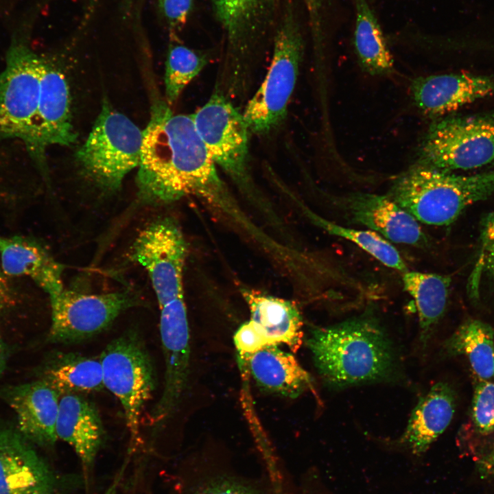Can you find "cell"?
I'll list each match as a JSON object with an SVG mask.
<instances>
[{
  "instance_id": "6da1fadb",
  "label": "cell",
  "mask_w": 494,
  "mask_h": 494,
  "mask_svg": "<svg viewBox=\"0 0 494 494\" xmlns=\"http://www.w3.org/2000/svg\"><path fill=\"white\" fill-rule=\"evenodd\" d=\"M137 186L143 199L154 202L189 195L216 200L224 195L215 165L191 115L174 114L161 101L153 105L143 130Z\"/></svg>"
},
{
  "instance_id": "7a4b0ae2",
  "label": "cell",
  "mask_w": 494,
  "mask_h": 494,
  "mask_svg": "<svg viewBox=\"0 0 494 494\" xmlns=\"http://www.w3.org/2000/svg\"><path fill=\"white\" fill-rule=\"evenodd\" d=\"M307 345L320 375L333 387L384 379L395 367L390 342L369 313L312 329Z\"/></svg>"
},
{
  "instance_id": "3957f363",
  "label": "cell",
  "mask_w": 494,
  "mask_h": 494,
  "mask_svg": "<svg viewBox=\"0 0 494 494\" xmlns=\"http://www.w3.org/2000/svg\"><path fill=\"white\" fill-rule=\"evenodd\" d=\"M493 194L494 171L459 176L418 163L395 178L386 193L419 222L438 226Z\"/></svg>"
},
{
  "instance_id": "277c9868",
  "label": "cell",
  "mask_w": 494,
  "mask_h": 494,
  "mask_svg": "<svg viewBox=\"0 0 494 494\" xmlns=\"http://www.w3.org/2000/svg\"><path fill=\"white\" fill-rule=\"evenodd\" d=\"M287 5L276 27L269 69L243 112L250 131L257 134H268L285 119L302 62L301 29L292 7Z\"/></svg>"
},
{
  "instance_id": "5b68a950",
  "label": "cell",
  "mask_w": 494,
  "mask_h": 494,
  "mask_svg": "<svg viewBox=\"0 0 494 494\" xmlns=\"http://www.w3.org/2000/svg\"><path fill=\"white\" fill-rule=\"evenodd\" d=\"M99 360L104 388L123 408L132 453L141 441V414L156 387L153 363L141 336L132 329L110 341Z\"/></svg>"
},
{
  "instance_id": "8992f818",
  "label": "cell",
  "mask_w": 494,
  "mask_h": 494,
  "mask_svg": "<svg viewBox=\"0 0 494 494\" xmlns=\"http://www.w3.org/2000/svg\"><path fill=\"white\" fill-rule=\"evenodd\" d=\"M143 139V131L104 101L86 141L76 152L77 161L95 184L114 191L139 167Z\"/></svg>"
},
{
  "instance_id": "52a82bcc",
  "label": "cell",
  "mask_w": 494,
  "mask_h": 494,
  "mask_svg": "<svg viewBox=\"0 0 494 494\" xmlns=\"http://www.w3.org/2000/svg\"><path fill=\"white\" fill-rule=\"evenodd\" d=\"M418 156V164L449 172L493 164L494 115L452 117L434 123Z\"/></svg>"
},
{
  "instance_id": "ba28073f",
  "label": "cell",
  "mask_w": 494,
  "mask_h": 494,
  "mask_svg": "<svg viewBox=\"0 0 494 494\" xmlns=\"http://www.w3.org/2000/svg\"><path fill=\"white\" fill-rule=\"evenodd\" d=\"M42 58L25 45H14L0 74V140H22L31 156L35 148Z\"/></svg>"
},
{
  "instance_id": "9c48e42d",
  "label": "cell",
  "mask_w": 494,
  "mask_h": 494,
  "mask_svg": "<svg viewBox=\"0 0 494 494\" xmlns=\"http://www.w3.org/2000/svg\"><path fill=\"white\" fill-rule=\"evenodd\" d=\"M196 128L214 162L238 185L250 183L249 128L240 113L220 90L191 115Z\"/></svg>"
},
{
  "instance_id": "30bf717a",
  "label": "cell",
  "mask_w": 494,
  "mask_h": 494,
  "mask_svg": "<svg viewBox=\"0 0 494 494\" xmlns=\"http://www.w3.org/2000/svg\"><path fill=\"white\" fill-rule=\"evenodd\" d=\"M49 299V340L61 344L78 343L93 338L140 302L136 294L128 290L90 294L64 289Z\"/></svg>"
},
{
  "instance_id": "8fae6325",
  "label": "cell",
  "mask_w": 494,
  "mask_h": 494,
  "mask_svg": "<svg viewBox=\"0 0 494 494\" xmlns=\"http://www.w3.org/2000/svg\"><path fill=\"white\" fill-rule=\"evenodd\" d=\"M187 252L180 229L168 217L150 223L134 241L131 258L147 271L160 309L183 297V276Z\"/></svg>"
},
{
  "instance_id": "7c38bea8",
  "label": "cell",
  "mask_w": 494,
  "mask_h": 494,
  "mask_svg": "<svg viewBox=\"0 0 494 494\" xmlns=\"http://www.w3.org/2000/svg\"><path fill=\"white\" fill-rule=\"evenodd\" d=\"M159 330L165 375L161 397L148 417L153 435L161 430L178 409L188 382L191 351L183 297L174 299L161 308Z\"/></svg>"
},
{
  "instance_id": "4fadbf2b",
  "label": "cell",
  "mask_w": 494,
  "mask_h": 494,
  "mask_svg": "<svg viewBox=\"0 0 494 494\" xmlns=\"http://www.w3.org/2000/svg\"><path fill=\"white\" fill-rule=\"evenodd\" d=\"M73 482L55 472L17 428L0 423V494H63Z\"/></svg>"
},
{
  "instance_id": "5bb4252c",
  "label": "cell",
  "mask_w": 494,
  "mask_h": 494,
  "mask_svg": "<svg viewBox=\"0 0 494 494\" xmlns=\"http://www.w3.org/2000/svg\"><path fill=\"white\" fill-rule=\"evenodd\" d=\"M223 32L228 61L242 69L277 27L279 0H211Z\"/></svg>"
},
{
  "instance_id": "9a60e30c",
  "label": "cell",
  "mask_w": 494,
  "mask_h": 494,
  "mask_svg": "<svg viewBox=\"0 0 494 494\" xmlns=\"http://www.w3.org/2000/svg\"><path fill=\"white\" fill-rule=\"evenodd\" d=\"M71 121L70 95L64 73L42 58L40 87L35 126V148L32 156L42 171L45 150L52 145L69 146L76 140Z\"/></svg>"
},
{
  "instance_id": "2e32d148",
  "label": "cell",
  "mask_w": 494,
  "mask_h": 494,
  "mask_svg": "<svg viewBox=\"0 0 494 494\" xmlns=\"http://www.w3.org/2000/svg\"><path fill=\"white\" fill-rule=\"evenodd\" d=\"M336 202L351 223L364 226L388 241L419 248L428 246L419 222L386 194L355 192Z\"/></svg>"
},
{
  "instance_id": "e0dca14e",
  "label": "cell",
  "mask_w": 494,
  "mask_h": 494,
  "mask_svg": "<svg viewBox=\"0 0 494 494\" xmlns=\"http://www.w3.org/2000/svg\"><path fill=\"white\" fill-rule=\"evenodd\" d=\"M17 417V429L32 444L55 445L60 396L41 379L6 388L2 394Z\"/></svg>"
},
{
  "instance_id": "ac0fdd59",
  "label": "cell",
  "mask_w": 494,
  "mask_h": 494,
  "mask_svg": "<svg viewBox=\"0 0 494 494\" xmlns=\"http://www.w3.org/2000/svg\"><path fill=\"white\" fill-rule=\"evenodd\" d=\"M416 107L427 116L456 110L494 93V79L467 73L419 77L410 85Z\"/></svg>"
},
{
  "instance_id": "d6986e66",
  "label": "cell",
  "mask_w": 494,
  "mask_h": 494,
  "mask_svg": "<svg viewBox=\"0 0 494 494\" xmlns=\"http://www.w3.org/2000/svg\"><path fill=\"white\" fill-rule=\"evenodd\" d=\"M56 429L58 438L68 443L78 456L83 480L87 484L105 440L104 428L97 408L77 394L61 396Z\"/></svg>"
},
{
  "instance_id": "ffe728a7",
  "label": "cell",
  "mask_w": 494,
  "mask_h": 494,
  "mask_svg": "<svg viewBox=\"0 0 494 494\" xmlns=\"http://www.w3.org/2000/svg\"><path fill=\"white\" fill-rule=\"evenodd\" d=\"M0 259L3 272L8 276H25L34 281L49 298L64 288V266L36 240L23 237L0 235Z\"/></svg>"
},
{
  "instance_id": "44dd1931",
  "label": "cell",
  "mask_w": 494,
  "mask_h": 494,
  "mask_svg": "<svg viewBox=\"0 0 494 494\" xmlns=\"http://www.w3.org/2000/svg\"><path fill=\"white\" fill-rule=\"evenodd\" d=\"M242 294L250 310V320L270 343L285 344L297 351L303 342V322L296 304L250 289H242Z\"/></svg>"
},
{
  "instance_id": "7402d4cb",
  "label": "cell",
  "mask_w": 494,
  "mask_h": 494,
  "mask_svg": "<svg viewBox=\"0 0 494 494\" xmlns=\"http://www.w3.org/2000/svg\"><path fill=\"white\" fill-rule=\"evenodd\" d=\"M456 408V395L447 383L430 389L414 408L401 438L414 454L425 452L450 424Z\"/></svg>"
},
{
  "instance_id": "603a6c76",
  "label": "cell",
  "mask_w": 494,
  "mask_h": 494,
  "mask_svg": "<svg viewBox=\"0 0 494 494\" xmlns=\"http://www.w3.org/2000/svg\"><path fill=\"white\" fill-rule=\"evenodd\" d=\"M245 366L257 384L264 390L296 398L312 386L310 375L290 353L270 345L251 355Z\"/></svg>"
},
{
  "instance_id": "cb8c5ba5",
  "label": "cell",
  "mask_w": 494,
  "mask_h": 494,
  "mask_svg": "<svg viewBox=\"0 0 494 494\" xmlns=\"http://www.w3.org/2000/svg\"><path fill=\"white\" fill-rule=\"evenodd\" d=\"M174 494H275L270 483L237 472L232 467L209 463L188 467L180 475Z\"/></svg>"
},
{
  "instance_id": "d4e9b609",
  "label": "cell",
  "mask_w": 494,
  "mask_h": 494,
  "mask_svg": "<svg viewBox=\"0 0 494 494\" xmlns=\"http://www.w3.org/2000/svg\"><path fill=\"white\" fill-rule=\"evenodd\" d=\"M61 397L99 391L104 388L99 357L62 353L45 366L40 379Z\"/></svg>"
},
{
  "instance_id": "484cf974",
  "label": "cell",
  "mask_w": 494,
  "mask_h": 494,
  "mask_svg": "<svg viewBox=\"0 0 494 494\" xmlns=\"http://www.w3.org/2000/svg\"><path fill=\"white\" fill-rule=\"evenodd\" d=\"M404 290L414 298L420 340L425 344L446 309L451 279L447 275L410 271L402 274Z\"/></svg>"
},
{
  "instance_id": "4316f807",
  "label": "cell",
  "mask_w": 494,
  "mask_h": 494,
  "mask_svg": "<svg viewBox=\"0 0 494 494\" xmlns=\"http://www.w3.org/2000/svg\"><path fill=\"white\" fill-rule=\"evenodd\" d=\"M354 1L353 45L358 62L372 75L390 74L394 71V60L376 16L368 0Z\"/></svg>"
},
{
  "instance_id": "83f0119b",
  "label": "cell",
  "mask_w": 494,
  "mask_h": 494,
  "mask_svg": "<svg viewBox=\"0 0 494 494\" xmlns=\"http://www.w3.org/2000/svg\"><path fill=\"white\" fill-rule=\"evenodd\" d=\"M445 351L464 355L478 380L494 379V329L480 320L462 323L447 340Z\"/></svg>"
},
{
  "instance_id": "f1b7e54d",
  "label": "cell",
  "mask_w": 494,
  "mask_h": 494,
  "mask_svg": "<svg viewBox=\"0 0 494 494\" xmlns=\"http://www.w3.org/2000/svg\"><path fill=\"white\" fill-rule=\"evenodd\" d=\"M309 214L314 223L325 231L353 242L386 266L402 274L408 270L397 249L378 233L343 226L312 213Z\"/></svg>"
},
{
  "instance_id": "f546056e",
  "label": "cell",
  "mask_w": 494,
  "mask_h": 494,
  "mask_svg": "<svg viewBox=\"0 0 494 494\" xmlns=\"http://www.w3.org/2000/svg\"><path fill=\"white\" fill-rule=\"evenodd\" d=\"M208 55L183 45H169L165 61V87L169 105L174 103L187 85L205 67Z\"/></svg>"
},
{
  "instance_id": "4dcf8cb0",
  "label": "cell",
  "mask_w": 494,
  "mask_h": 494,
  "mask_svg": "<svg viewBox=\"0 0 494 494\" xmlns=\"http://www.w3.org/2000/svg\"><path fill=\"white\" fill-rule=\"evenodd\" d=\"M471 420L473 427L483 437L493 438L491 469L494 471V383L478 380L475 384L472 403Z\"/></svg>"
},
{
  "instance_id": "1f68e13d",
  "label": "cell",
  "mask_w": 494,
  "mask_h": 494,
  "mask_svg": "<svg viewBox=\"0 0 494 494\" xmlns=\"http://www.w3.org/2000/svg\"><path fill=\"white\" fill-rule=\"evenodd\" d=\"M233 340L239 362L246 364L248 358L261 349L272 345L250 320L242 324L235 332Z\"/></svg>"
},
{
  "instance_id": "d6a6232c",
  "label": "cell",
  "mask_w": 494,
  "mask_h": 494,
  "mask_svg": "<svg viewBox=\"0 0 494 494\" xmlns=\"http://www.w3.org/2000/svg\"><path fill=\"white\" fill-rule=\"evenodd\" d=\"M160 12L172 30H180L186 24L193 0H158Z\"/></svg>"
},
{
  "instance_id": "836d02e7",
  "label": "cell",
  "mask_w": 494,
  "mask_h": 494,
  "mask_svg": "<svg viewBox=\"0 0 494 494\" xmlns=\"http://www.w3.org/2000/svg\"><path fill=\"white\" fill-rule=\"evenodd\" d=\"M309 16L312 32L318 40L322 35V13L326 0H302Z\"/></svg>"
},
{
  "instance_id": "e575fe53",
  "label": "cell",
  "mask_w": 494,
  "mask_h": 494,
  "mask_svg": "<svg viewBox=\"0 0 494 494\" xmlns=\"http://www.w3.org/2000/svg\"><path fill=\"white\" fill-rule=\"evenodd\" d=\"M480 239L482 253L488 245L494 242V211L487 214L482 221Z\"/></svg>"
},
{
  "instance_id": "d590c367",
  "label": "cell",
  "mask_w": 494,
  "mask_h": 494,
  "mask_svg": "<svg viewBox=\"0 0 494 494\" xmlns=\"http://www.w3.org/2000/svg\"><path fill=\"white\" fill-rule=\"evenodd\" d=\"M14 296L4 278L0 275V313L14 303Z\"/></svg>"
},
{
  "instance_id": "8d00e7d4",
  "label": "cell",
  "mask_w": 494,
  "mask_h": 494,
  "mask_svg": "<svg viewBox=\"0 0 494 494\" xmlns=\"http://www.w3.org/2000/svg\"><path fill=\"white\" fill-rule=\"evenodd\" d=\"M481 257L483 265L494 279V242L485 248L481 254Z\"/></svg>"
},
{
  "instance_id": "74e56055",
  "label": "cell",
  "mask_w": 494,
  "mask_h": 494,
  "mask_svg": "<svg viewBox=\"0 0 494 494\" xmlns=\"http://www.w3.org/2000/svg\"><path fill=\"white\" fill-rule=\"evenodd\" d=\"M126 466L123 465L121 469H120L119 472L116 475L115 478L113 479L112 483L107 488L106 491L104 494H116L119 485L120 484V482L121 479L123 478V475L124 473V471Z\"/></svg>"
},
{
  "instance_id": "f35d334b",
  "label": "cell",
  "mask_w": 494,
  "mask_h": 494,
  "mask_svg": "<svg viewBox=\"0 0 494 494\" xmlns=\"http://www.w3.org/2000/svg\"><path fill=\"white\" fill-rule=\"evenodd\" d=\"M6 362V351L4 343L0 336V375L3 373Z\"/></svg>"
},
{
  "instance_id": "ab89813d",
  "label": "cell",
  "mask_w": 494,
  "mask_h": 494,
  "mask_svg": "<svg viewBox=\"0 0 494 494\" xmlns=\"http://www.w3.org/2000/svg\"><path fill=\"white\" fill-rule=\"evenodd\" d=\"M133 0H123L124 5L127 7L129 6Z\"/></svg>"
}]
</instances>
